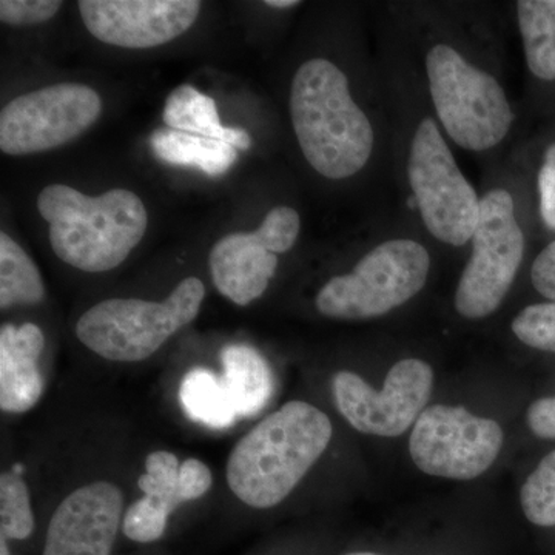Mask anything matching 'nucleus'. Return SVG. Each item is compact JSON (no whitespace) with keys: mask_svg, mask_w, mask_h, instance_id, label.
<instances>
[{"mask_svg":"<svg viewBox=\"0 0 555 555\" xmlns=\"http://www.w3.org/2000/svg\"><path fill=\"white\" fill-rule=\"evenodd\" d=\"M204 298L203 281L189 276L163 302L105 299L80 315L76 335L105 360L137 363L158 352L171 335L192 323Z\"/></svg>","mask_w":555,"mask_h":555,"instance_id":"nucleus-4","label":"nucleus"},{"mask_svg":"<svg viewBox=\"0 0 555 555\" xmlns=\"http://www.w3.org/2000/svg\"><path fill=\"white\" fill-rule=\"evenodd\" d=\"M266 5L270 7V9L286 10L294 9V7L299 5V2L297 0H268Z\"/></svg>","mask_w":555,"mask_h":555,"instance_id":"nucleus-33","label":"nucleus"},{"mask_svg":"<svg viewBox=\"0 0 555 555\" xmlns=\"http://www.w3.org/2000/svg\"><path fill=\"white\" fill-rule=\"evenodd\" d=\"M517 13L529 69L555 80V0H520Z\"/></svg>","mask_w":555,"mask_h":555,"instance_id":"nucleus-19","label":"nucleus"},{"mask_svg":"<svg viewBox=\"0 0 555 555\" xmlns=\"http://www.w3.org/2000/svg\"><path fill=\"white\" fill-rule=\"evenodd\" d=\"M531 280L540 295L555 302V241L535 258Z\"/></svg>","mask_w":555,"mask_h":555,"instance_id":"nucleus-30","label":"nucleus"},{"mask_svg":"<svg viewBox=\"0 0 555 555\" xmlns=\"http://www.w3.org/2000/svg\"><path fill=\"white\" fill-rule=\"evenodd\" d=\"M164 122L171 130L222 141L225 127L219 120L217 102L190 83L171 91L164 107Z\"/></svg>","mask_w":555,"mask_h":555,"instance_id":"nucleus-21","label":"nucleus"},{"mask_svg":"<svg viewBox=\"0 0 555 555\" xmlns=\"http://www.w3.org/2000/svg\"><path fill=\"white\" fill-rule=\"evenodd\" d=\"M332 438V423L306 401H291L241 438L228 462V483L257 509L276 506L315 465Z\"/></svg>","mask_w":555,"mask_h":555,"instance_id":"nucleus-1","label":"nucleus"},{"mask_svg":"<svg viewBox=\"0 0 555 555\" xmlns=\"http://www.w3.org/2000/svg\"><path fill=\"white\" fill-rule=\"evenodd\" d=\"M408 175L426 229L451 246L460 247L473 240L480 199L433 119H423L416 127Z\"/></svg>","mask_w":555,"mask_h":555,"instance_id":"nucleus-7","label":"nucleus"},{"mask_svg":"<svg viewBox=\"0 0 555 555\" xmlns=\"http://www.w3.org/2000/svg\"><path fill=\"white\" fill-rule=\"evenodd\" d=\"M150 147L163 163L198 169L208 177L228 173L238 159V150L225 142L171 129L156 130Z\"/></svg>","mask_w":555,"mask_h":555,"instance_id":"nucleus-17","label":"nucleus"},{"mask_svg":"<svg viewBox=\"0 0 555 555\" xmlns=\"http://www.w3.org/2000/svg\"><path fill=\"white\" fill-rule=\"evenodd\" d=\"M40 217L50 224L56 257L82 272L101 273L122 264L144 238L149 215L130 190L83 195L68 185H49L39 193Z\"/></svg>","mask_w":555,"mask_h":555,"instance_id":"nucleus-3","label":"nucleus"},{"mask_svg":"<svg viewBox=\"0 0 555 555\" xmlns=\"http://www.w3.org/2000/svg\"><path fill=\"white\" fill-rule=\"evenodd\" d=\"M222 142L232 145L236 150H248L251 147V138L246 130L243 129H230L225 127L224 138Z\"/></svg>","mask_w":555,"mask_h":555,"instance_id":"nucleus-32","label":"nucleus"},{"mask_svg":"<svg viewBox=\"0 0 555 555\" xmlns=\"http://www.w3.org/2000/svg\"><path fill=\"white\" fill-rule=\"evenodd\" d=\"M179 465L170 452H153L145 460V474L139 477V489L145 496L156 500L171 514L182 502L179 495Z\"/></svg>","mask_w":555,"mask_h":555,"instance_id":"nucleus-24","label":"nucleus"},{"mask_svg":"<svg viewBox=\"0 0 555 555\" xmlns=\"http://www.w3.org/2000/svg\"><path fill=\"white\" fill-rule=\"evenodd\" d=\"M61 7L56 0H2L0 21L11 27L40 25L53 20Z\"/></svg>","mask_w":555,"mask_h":555,"instance_id":"nucleus-27","label":"nucleus"},{"mask_svg":"<svg viewBox=\"0 0 555 555\" xmlns=\"http://www.w3.org/2000/svg\"><path fill=\"white\" fill-rule=\"evenodd\" d=\"M46 297L35 262L10 235L0 233V308L38 305Z\"/></svg>","mask_w":555,"mask_h":555,"instance_id":"nucleus-20","label":"nucleus"},{"mask_svg":"<svg viewBox=\"0 0 555 555\" xmlns=\"http://www.w3.org/2000/svg\"><path fill=\"white\" fill-rule=\"evenodd\" d=\"M299 215L294 208H272L255 232L219 240L208 257L219 294L238 306L250 305L269 287L278 268L276 254H286L298 238Z\"/></svg>","mask_w":555,"mask_h":555,"instance_id":"nucleus-12","label":"nucleus"},{"mask_svg":"<svg viewBox=\"0 0 555 555\" xmlns=\"http://www.w3.org/2000/svg\"><path fill=\"white\" fill-rule=\"evenodd\" d=\"M79 13L91 36L120 49L169 43L198 20V0H82Z\"/></svg>","mask_w":555,"mask_h":555,"instance_id":"nucleus-13","label":"nucleus"},{"mask_svg":"<svg viewBox=\"0 0 555 555\" xmlns=\"http://www.w3.org/2000/svg\"><path fill=\"white\" fill-rule=\"evenodd\" d=\"M540 214L555 232V144L547 149L545 163L539 175Z\"/></svg>","mask_w":555,"mask_h":555,"instance_id":"nucleus-29","label":"nucleus"},{"mask_svg":"<svg viewBox=\"0 0 555 555\" xmlns=\"http://www.w3.org/2000/svg\"><path fill=\"white\" fill-rule=\"evenodd\" d=\"M170 514L150 496L134 502L124 517V534L138 543H152L164 535Z\"/></svg>","mask_w":555,"mask_h":555,"instance_id":"nucleus-26","label":"nucleus"},{"mask_svg":"<svg viewBox=\"0 0 555 555\" xmlns=\"http://www.w3.org/2000/svg\"><path fill=\"white\" fill-rule=\"evenodd\" d=\"M521 509L531 524L555 526V451L547 454L526 478L520 492Z\"/></svg>","mask_w":555,"mask_h":555,"instance_id":"nucleus-23","label":"nucleus"},{"mask_svg":"<svg viewBox=\"0 0 555 555\" xmlns=\"http://www.w3.org/2000/svg\"><path fill=\"white\" fill-rule=\"evenodd\" d=\"M346 555H382V554H375V553H352V554H346Z\"/></svg>","mask_w":555,"mask_h":555,"instance_id":"nucleus-35","label":"nucleus"},{"mask_svg":"<svg viewBox=\"0 0 555 555\" xmlns=\"http://www.w3.org/2000/svg\"><path fill=\"white\" fill-rule=\"evenodd\" d=\"M502 447V426L494 420L444 404L422 412L409 441L420 470L449 480L480 477L495 462Z\"/></svg>","mask_w":555,"mask_h":555,"instance_id":"nucleus-10","label":"nucleus"},{"mask_svg":"<svg viewBox=\"0 0 555 555\" xmlns=\"http://www.w3.org/2000/svg\"><path fill=\"white\" fill-rule=\"evenodd\" d=\"M179 400L193 422L214 429L232 426L238 418L224 379L207 369L196 367L185 375L179 387Z\"/></svg>","mask_w":555,"mask_h":555,"instance_id":"nucleus-18","label":"nucleus"},{"mask_svg":"<svg viewBox=\"0 0 555 555\" xmlns=\"http://www.w3.org/2000/svg\"><path fill=\"white\" fill-rule=\"evenodd\" d=\"M513 332L526 346L555 352V302L521 310L513 321Z\"/></svg>","mask_w":555,"mask_h":555,"instance_id":"nucleus-25","label":"nucleus"},{"mask_svg":"<svg viewBox=\"0 0 555 555\" xmlns=\"http://www.w3.org/2000/svg\"><path fill=\"white\" fill-rule=\"evenodd\" d=\"M525 254L513 196L503 189L480 201V218L473 236V257L460 278L455 309L477 320L494 313L516 280Z\"/></svg>","mask_w":555,"mask_h":555,"instance_id":"nucleus-8","label":"nucleus"},{"mask_svg":"<svg viewBox=\"0 0 555 555\" xmlns=\"http://www.w3.org/2000/svg\"><path fill=\"white\" fill-rule=\"evenodd\" d=\"M433 385V367L409 358L390 369L382 390H375L353 372H338L334 396L338 411L353 429L367 436L398 437L425 411Z\"/></svg>","mask_w":555,"mask_h":555,"instance_id":"nucleus-11","label":"nucleus"},{"mask_svg":"<svg viewBox=\"0 0 555 555\" xmlns=\"http://www.w3.org/2000/svg\"><path fill=\"white\" fill-rule=\"evenodd\" d=\"M429 268V254L422 244L386 241L369 251L352 273L332 278L318 294L317 309L335 320L386 315L422 291Z\"/></svg>","mask_w":555,"mask_h":555,"instance_id":"nucleus-6","label":"nucleus"},{"mask_svg":"<svg viewBox=\"0 0 555 555\" xmlns=\"http://www.w3.org/2000/svg\"><path fill=\"white\" fill-rule=\"evenodd\" d=\"M122 507V491L108 481L76 489L54 511L42 555H112Z\"/></svg>","mask_w":555,"mask_h":555,"instance_id":"nucleus-14","label":"nucleus"},{"mask_svg":"<svg viewBox=\"0 0 555 555\" xmlns=\"http://www.w3.org/2000/svg\"><path fill=\"white\" fill-rule=\"evenodd\" d=\"M102 113L100 94L83 83L62 82L21 94L0 112V150L25 156L75 141Z\"/></svg>","mask_w":555,"mask_h":555,"instance_id":"nucleus-9","label":"nucleus"},{"mask_svg":"<svg viewBox=\"0 0 555 555\" xmlns=\"http://www.w3.org/2000/svg\"><path fill=\"white\" fill-rule=\"evenodd\" d=\"M528 425L540 438H555V397L540 398L528 409Z\"/></svg>","mask_w":555,"mask_h":555,"instance_id":"nucleus-31","label":"nucleus"},{"mask_svg":"<svg viewBox=\"0 0 555 555\" xmlns=\"http://www.w3.org/2000/svg\"><path fill=\"white\" fill-rule=\"evenodd\" d=\"M0 555H11L9 546H7L5 537H2V539H0Z\"/></svg>","mask_w":555,"mask_h":555,"instance_id":"nucleus-34","label":"nucleus"},{"mask_svg":"<svg viewBox=\"0 0 555 555\" xmlns=\"http://www.w3.org/2000/svg\"><path fill=\"white\" fill-rule=\"evenodd\" d=\"M426 72L438 118L456 145L483 152L506 138L513 108L494 76L444 43L427 53Z\"/></svg>","mask_w":555,"mask_h":555,"instance_id":"nucleus-5","label":"nucleus"},{"mask_svg":"<svg viewBox=\"0 0 555 555\" xmlns=\"http://www.w3.org/2000/svg\"><path fill=\"white\" fill-rule=\"evenodd\" d=\"M35 531L30 494L21 474L0 478V532L5 539L25 540Z\"/></svg>","mask_w":555,"mask_h":555,"instance_id":"nucleus-22","label":"nucleus"},{"mask_svg":"<svg viewBox=\"0 0 555 555\" xmlns=\"http://www.w3.org/2000/svg\"><path fill=\"white\" fill-rule=\"evenodd\" d=\"M225 387L236 414L250 418L262 411L273 392L272 372L261 353L246 345H230L221 352Z\"/></svg>","mask_w":555,"mask_h":555,"instance_id":"nucleus-16","label":"nucleus"},{"mask_svg":"<svg viewBox=\"0 0 555 555\" xmlns=\"http://www.w3.org/2000/svg\"><path fill=\"white\" fill-rule=\"evenodd\" d=\"M291 118L302 155L323 177H353L371 158V120L352 100L345 73L331 61L317 57L298 68Z\"/></svg>","mask_w":555,"mask_h":555,"instance_id":"nucleus-2","label":"nucleus"},{"mask_svg":"<svg viewBox=\"0 0 555 555\" xmlns=\"http://www.w3.org/2000/svg\"><path fill=\"white\" fill-rule=\"evenodd\" d=\"M46 337L36 324L7 326L0 331V408L9 414H24L36 406L43 393L38 360Z\"/></svg>","mask_w":555,"mask_h":555,"instance_id":"nucleus-15","label":"nucleus"},{"mask_svg":"<svg viewBox=\"0 0 555 555\" xmlns=\"http://www.w3.org/2000/svg\"><path fill=\"white\" fill-rule=\"evenodd\" d=\"M211 481L214 477L207 465L196 459L185 460L179 469V495L182 502H192L207 494Z\"/></svg>","mask_w":555,"mask_h":555,"instance_id":"nucleus-28","label":"nucleus"}]
</instances>
